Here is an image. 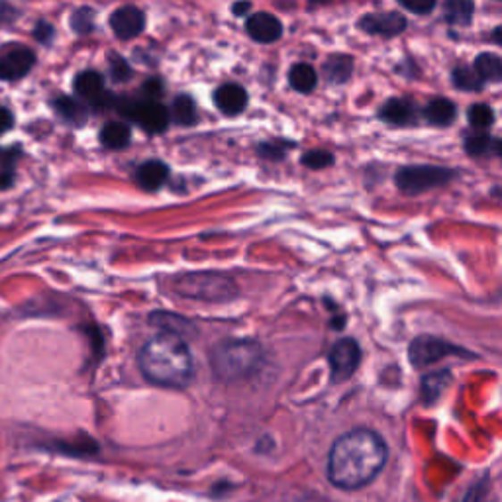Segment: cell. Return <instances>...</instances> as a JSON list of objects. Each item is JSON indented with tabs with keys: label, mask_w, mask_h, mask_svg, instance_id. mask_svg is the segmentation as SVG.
<instances>
[{
	"label": "cell",
	"mask_w": 502,
	"mask_h": 502,
	"mask_svg": "<svg viewBox=\"0 0 502 502\" xmlns=\"http://www.w3.org/2000/svg\"><path fill=\"white\" fill-rule=\"evenodd\" d=\"M389 459V448L375 430L356 428L341 434L328 454L326 475L339 490H359L379 477Z\"/></svg>",
	"instance_id": "1"
},
{
	"label": "cell",
	"mask_w": 502,
	"mask_h": 502,
	"mask_svg": "<svg viewBox=\"0 0 502 502\" xmlns=\"http://www.w3.org/2000/svg\"><path fill=\"white\" fill-rule=\"evenodd\" d=\"M139 369L149 383L185 389L195 377V361L183 338L162 332L154 336L138 356Z\"/></svg>",
	"instance_id": "2"
},
{
	"label": "cell",
	"mask_w": 502,
	"mask_h": 502,
	"mask_svg": "<svg viewBox=\"0 0 502 502\" xmlns=\"http://www.w3.org/2000/svg\"><path fill=\"white\" fill-rule=\"evenodd\" d=\"M264 361V349L251 339H226L218 344L210 356L214 375L222 381L246 379L255 373Z\"/></svg>",
	"instance_id": "3"
},
{
	"label": "cell",
	"mask_w": 502,
	"mask_h": 502,
	"mask_svg": "<svg viewBox=\"0 0 502 502\" xmlns=\"http://www.w3.org/2000/svg\"><path fill=\"white\" fill-rule=\"evenodd\" d=\"M179 295L206 303H226L238 295L232 279L220 273H187L173 283Z\"/></svg>",
	"instance_id": "4"
},
{
	"label": "cell",
	"mask_w": 502,
	"mask_h": 502,
	"mask_svg": "<svg viewBox=\"0 0 502 502\" xmlns=\"http://www.w3.org/2000/svg\"><path fill=\"white\" fill-rule=\"evenodd\" d=\"M456 177V171L438 167V165H410L403 167L397 173V187L405 195H420L430 188H438L448 185Z\"/></svg>",
	"instance_id": "5"
},
{
	"label": "cell",
	"mask_w": 502,
	"mask_h": 502,
	"mask_svg": "<svg viewBox=\"0 0 502 502\" xmlns=\"http://www.w3.org/2000/svg\"><path fill=\"white\" fill-rule=\"evenodd\" d=\"M118 113L134 120L147 134H162L171 122L169 110L157 100H120Z\"/></svg>",
	"instance_id": "6"
},
{
	"label": "cell",
	"mask_w": 502,
	"mask_h": 502,
	"mask_svg": "<svg viewBox=\"0 0 502 502\" xmlns=\"http://www.w3.org/2000/svg\"><path fill=\"white\" fill-rule=\"evenodd\" d=\"M456 354H465V351L448 344V341L439 339L436 336H418L408 347V359L413 361L414 367H426L436 364L439 359H444L446 356H456Z\"/></svg>",
	"instance_id": "7"
},
{
	"label": "cell",
	"mask_w": 502,
	"mask_h": 502,
	"mask_svg": "<svg viewBox=\"0 0 502 502\" xmlns=\"http://www.w3.org/2000/svg\"><path fill=\"white\" fill-rule=\"evenodd\" d=\"M328 361H330V371H332L334 383L347 381L356 373L361 361V349L357 346V341L354 338H344L336 341L332 351H330Z\"/></svg>",
	"instance_id": "8"
},
{
	"label": "cell",
	"mask_w": 502,
	"mask_h": 502,
	"mask_svg": "<svg viewBox=\"0 0 502 502\" xmlns=\"http://www.w3.org/2000/svg\"><path fill=\"white\" fill-rule=\"evenodd\" d=\"M110 28L118 39H134L146 29V14L136 6H122L110 16Z\"/></svg>",
	"instance_id": "9"
},
{
	"label": "cell",
	"mask_w": 502,
	"mask_h": 502,
	"mask_svg": "<svg viewBox=\"0 0 502 502\" xmlns=\"http://www.w3.org/2000/svg\"><path fill=\"white\" fill-rule=\"evenodd\" d=\"M36 65V54L32 49L16 47L0 57V81H18L24 79Z\"/></svg>",
	"instance_id": "10"
},
{
	"label": "cell",
	"mask_w": 502,
	"mask_h": 502,
	"mask_svg": "<svg viewBox=\"0 0 502 502\" xmlns=\"http://www.w3.org/2000/svg\"><path fill=\"white\" fill-rule=\"evenodd\" d=\"M75 93L88 100L96 108H106L113 105V96L106 93L105 79L96 71H83L75 77Z\"/></svg>",
	"instance_id": "11"
},
{
	"label": "cell",
	"mask_w": 502,
	"mask_h": 502,
	"mask_svg": "<svg viewBox=\"0 0 502 502\" xmlns=\"http://www.w3.org/2000/svg\"><path fill=\"white\" fill-rule=\"evenodd\" d=\"M364 32L371 36H385L393 38L400 32H405L406 18L398 13H381V14H367L359 20L357 24Z\"/></svg>",
	"instance_id": "12"
},
{
	"label": "cell",
	"mask_w": 502,
	"mask_h": 502,
	"mask_svg": "<svg viewBox=\"0 0 502 502\" xmlns=\"http://www.w3.org/2000/svg\"><path fill=\"white\" fill-rule=\"evenodd\" d=\"M246 29L251 39H255L257 44H273L283 36V24L280 20L269 13H257L247 18Z\"/></svg>",
	"instance_id": "13"
},
{
	"label": "cell",
	"mask_w": 502,
	"mask_h": 502,
	"mask_svg": "<svg viewBox=\"0 0 502 502\" xmlns=\"http://www.w3.org/2000/svg\"><path fill=\"white\" fill-rule=\"evenodd\" d=\"M214 105L226 116L242 114L247 106V93L242 85L226 83L214 90Z\"/></svg>",
	"instance_id": "14"
},
{
	"label": "cell",
	"mask_w": 502,
	"mask_h": 502,
	"mask_svg": "<svg viewBox=\"0 0 502 502\" xmlns=\"http://www.w3.org/2000/svg\"><path fill=\"white\" fill-rule=\"evenodd\" d=\"M381 120L390 126H408L416 122V110L413 103H408L405 98H393L381 108L379 113Z\"/></svg>",
	"instance_id": "15"
},
{
	"label": "cell",
	"mask_w": 502,
	"mask_h": 502,
	"mask_svg": "<svg viewBox=\"0 0 502 502\" xmlns=\"http://www.w3.org/2000/svg\"><path fill=\"white\" fill-rule=\"evenodd\" d=\"M167 177L169 167L163 162H157V159H149V162L142 163L136 171L138 185L146 190H157L165 183Z\"/></svg>",
	"instance_id": "16"
},
{
	"label": "cell",
	"mask_w": 502,
	"mask_h": 502,
	"mask_svg": "<svg viewBox=\"0 0 502 502\" xmlns=\"http://www.w3.org/2000/svg\"><path fill=\"white\" fill-rule=\"evenodd\" d=\"M424 116L430 124L446 128L456 120L457 108L449 98H434V100H430L428 106L424 108Z\"/></svg>",
	"instance_id": "17"
},
{
	"label": "cell",
	"mask_w": 502,
	"mask_h": 502,
	"mask_svg": "<svg viewBox=\"0 0 502 502\" xmlns=\"http://www.w3.org/2000/svg\"><path fill=\"white\" fill-rule=\"evenodd\" d=\"M322 71H324V75H326L330 83L341 85V83L347 81L351 73H354V59H351L349 55H344V54L330 55L326 59Z\"/></svg>",
	"instance_id": "18"
},
{
	"label": "cell",
	"mask_w": 502,
	"mask_h": 502,
	"mask_svg": "<svg viewBox=\"0 0 502 502\" xmlns=\"http://www.w3.org/2000/svg\"><path fill=\"white\" fill-rule=\"evenodd\" d=\"M55 113L62 116L65 122L73 126H83L88 120V110L83 103H79L73 96H59L55 98Z\"/></svg>",
	"instance_id": "19"
},
{
	"label": "cell",
	"mask_w": 502,
	"mask_h": 502,
	"mask_svg": "<svg viewBox=\"0 0 502 502\" xmlns=\"http://www.w3.org/2000/svg\"><path fill=\"white\" fill-rule=\"evenodd\" d=\"M449 383H451V373L448 369L438 371V373H431L422 379V400H424V405H434L439 395L449 387Z\"/></svg>",
	"instance_id": "20"
},
{
	"label": "cell",
	"mask_w": 502,
	"mask_h": 502,
	"mask_svg": "<svg viewBox=\"0 0 502 502\" xmlns=\"http://www.w3.org/2000/svg\"><path fill=\"white\" fill-rule=\"evenodd\" d=\"M169 118L179 126H195L198 122V108L193 96L179 95L173 100V110L169 113Z\"/></svg>",
	"instance_id": "21"
},
{
	"label": "cell",
	"mask_w": 502,
	"mask_h": 502,
	"mask_svg": "<svg viewBox=\"0 0 502 502\" xmlns=\"http://www.w3.org/2000/svg\"><path fill=\"white\" fill-rule=\"evenodd\" d=\"M289 83L295 90H298V93L308 95V93H313V90L316 88L318 77H316L314 69L310 67L308 63H297V65L290 67Z\"/></svg>",
	"instance_id": "22"
},
{
	"label": "cell",
	"mask_w": 502,
	"mask_h": 502,
	"mask_svg": "<svg viewBox=\"0 0 502 502\" xmlns=\"http://www.w3.org/2000/svg\"><path fill=\"white\" fill-rule=\"evenodd\" d=\"M473 71L481 81L487 83H498L502 79V63L500 57L495 54H481L475 62Z\"/></svg>",
	"instance_id": "23"
},
{
	"label": "cell",
	"mask_w": 502,
	"mask_h": 502,
	"mask_svg": "<svg viewBox=\"0 0 502 502\" xmlns=\"http://www.w3.org/2000/svg\"><path fill=\"white\" fill-rule=\"evenodd\" d=\"M130 126L122 122H108L103 130H100V142L108 149H122L130 144Z\"/></svg>",
	"instance_id": "24"
},
{
	"label": "cell",
	"mask_w": 502,
	"mask_h": 502,
	"mask_svg": "<svg viewBox=\"0 0 502 502\" xmlns=\"http://www.w3.org/2000/svg\"><path fill=\"white\" fill-rule=\"evenodd\" d=\"M149 324L159 326V328L163 330V332L175 334L179 338L188 334V330L193 328V326L187 322V320H183V318L177 316V314H169V313H154L152 316H149Z\"/></svg>",
	"instance_id": "25"
},
{
	"label": "cell",
	"mask_w": 502,
	"mask_h": 502,
	"mask_svg": "<svg viewBox=\"0 0 502 502\" xmlns=\"http://www.w3.org/2000/svg\"><path fill=\"white\" fill-rule=\"evenodd\" d=\"M473 3H467V0H451V3L446 4L444 16L449 24H457V26H467L473 20Z\"/></svg>",
	"instance_id": "26"
},
{
	"label": "cell",
	"mask_w": 502,
	"mask_h": 502,
	"mask_svg": "<svg viewBox=\"0 0 502 502\" xmlns=\"http://www.w3.org/2000/svg\"><path fill=\"white\" fill-rule=\"evenodd\" d=\"M451 81L459 88V90H481L483 88V81L477 77V73L473 71V67L469 65H457L454 71H451Z\"/></svg>",
	"instance_id": "27"
},
{
	"label": "cell",
	"mask_w": 502,
	"mask_h": 502,
	"mask_svg": "<svg viewBox=\"0 0 502 502\" xmlns=\"http://www.w3.org/2000/svg\"><path fill=\"white\" fill-rule=\"evenodd\" d=\"M469 124L477 130H489L495 122V113L489 105H473L467 113Z\"/></svg>",
	"instance_id": "28"
},
{
	"label": "cell",
	"mask_w": 502,
	"mask_h": 502,
	"mask_svg": "<svg viewBox=\"0 0 502 502\" xmlns=\"http://www.w3.org/2000/svg\"><path fill=\"white\" fill-rule=\"evenodd\" d=\"M497 139L490 138L489 134L485 132H481V134H473V136H469L465 138V152L469 155H473V157H479V155H485L490 146H495Z\"/></svg>",
	"instance_id": "29"
},
{
	"label": "cell",
	"mask_w": 502,
	"mask_h": 502,
	"mask_svg": "<svg viewBox=\"0 0 502 502\" xmlns=\"http://www.w3.org/2000/svg\"><path fill=\"white\" fill-rule=\"evenodd\" d=\"M71 28L77 34H88L95 28V10L93 8H79L71 16Z\"/></svg>",
	"instance_id": "30"
},
{
	"label": "cell",
	"mask_w": 502,
	"mask_h": 502,
	"mask_svg": "<svg viewBox=\"0 0 502 502\" xmlns=\"http://www.w3.org/2000/svg\"><path fill=\"white\" fill-rule=\"evenodd\" d=\"M108 67H110V77L114 79L116 83H124L128 81L130 77H132V67L126 62L122 55L118 54H110L108 55Z\"/></svg>",
	"instance_id": "31"
},
{
	"label": "cell",
	"mask_w": 502,
	"mask_h": 502,
	"mask_svg": "<svg viewBox=\"0 0 502 502\" xmlns=\"http://www.w3.org/2000/svg\"><path fill=\"white\" fill-rule=\"evenodd\" d=\"M334 163V155L324 149H314V152H306L303 155V165L308 169H324Z\"/></svg>",
	"instance_id": "32"
},
{
	"label": "cell",
	"mask_w": 502,
	"mask_h": 502,
	"mask_svg": "<svg viewBox=\"0 0 502 502\" xmlns=\"http://www.w3.org/2000/svg\"><path fill=\"white\" fill-rule=\"evenodd\" d=\"M34 36L42 44H49L55 36V29H54L52 24H47L46 20H39V22L36 24V29H34Z\"/></svg>",
	"instance_id": "33"
},
{
	"label": "cell",
	"mask_w": 502,
	"mask_h": 502,
	"mask_svg": "<svg viewBox=\"0 0 502 502\" xmlns=\"http://www.w3.org/2000/svg\"><path fill=\"white\" fill-rule=\"evenodd\" d=\"M400 4H403L406 10H410V13H414V14H428L436 8L434 0H428V3H424V0H422V3H414V0H403Z\"/></svg>",
	"instance_id": "34"
},
{
	"label": "cell",
	"mask_w": 502,
	"mask_h": 502,
	"mask_svg": "<svg viewBox=\"0 0 502 502\" xmlns=\"http://www.w3.org/2000/svg\"><path fill=\"white\" fill-rule=\"evenodd\" d=\"M259 154L265 159H280V157H285V147L277 146L273 142H265L259 146Z\"/></svg>",
	"instance_id": "35"
},
{
	"label": "cell",
	"mask_w": 502,
	"mask_h": 502,
	"mask_svg": "<svg viewBox=\"0 0 502 502\" xmlns=\"http://www.w3.org/2000/svg\"><path fill=\"white\" fill-rule=\"evenodd\" d=\"M144 93H146V100H155L157 96L163 95V83L162 79H149V81L144 85Z\"/></svg>",
	"instance_id": "36"
},
{
	"label": "cell",
	"mask_w": 502,
	"mask_h": 502,
	"mask_svg": "<svg viewBox=\"0 0 502 502\" xmlns=\"http://www.w3.org/2000/svg\"><path fill=\"white\" fill-rule=\"evenodd\" d=\"M16 18H18V10L14 6L0 3V28L13 24Z\"/></svg>",
	"instance_id": "37"
},
{
	"label": "cell",
	"mask_w": 502,
	"mask_h": 502,
	"mask_svg": "<svg viewBox=\"0 0 502 502\" xmlns=\"http://www.w3.org/2000/svg\"><path fill=\"white\" fill-rule=\"evenodd\" d=\"M18 157V149H0V171L13 169Z\"/></svg>",
	"instance_id": "38"
},
{
	"label": "cell",
	"mask_w": 502,
	"mask_h": 502,
	"mask_svg": "<svg viewBox=\"0 0 502 502\" xmlns=\"http://www.w3.org/2000/svg\"><path fill=\"white\" fill-rule=\"evenodd\" d=\"M13 124H14V116H13V113H10L8 108L0 106V134L8 132V130L13 128Z\"/></svg>",
	"instance_id": "39"
},
{
	"label": "cell",
	"mask_w": 502,
	"mask_h": 502,
	"mask_svg": "<svg viewBox=\"0 0 502 502\" xmlns=\"http://www.w3.org/2000/svg\"><path fill=\"white\" fill-rule=\"evenodd\" d=\"M14 180V169H8V171H0V190L8 188L13 185Z\"/></svg>",
	"instance_id": "40"
},
{
	"label": "cell",
	"mask_w": 502,
	"mask_h": 502,
	"mask_svg": "<svg viewBox=\"0 0 502 502\" xmlns=\"http://www.w3.org/2000/svg\"><path fill=\"white\" fill-rule=\"evenodd\" d=\"M251 10V4L249 3H239V4H234L232 6V13L236 14V16H246L247 13Z\"/></svg>",
	"instance_id": "41"
},
{
	"label": "cell",
	"mask_w": 502,
	"mask_h": 502,
	"mask_svg": "<svg viewBox=\"0 0 502 502\" xmlns=\"http://www.w3.org/2000/svg\"><path fill=\"white\" fill-rule=\"evenodd\" d=\"M471 498H473V502H489V495L483 493V490H481V493H477V495H473Z\"/></svg>",
	"instance_id": "42"
}]
</instances>
